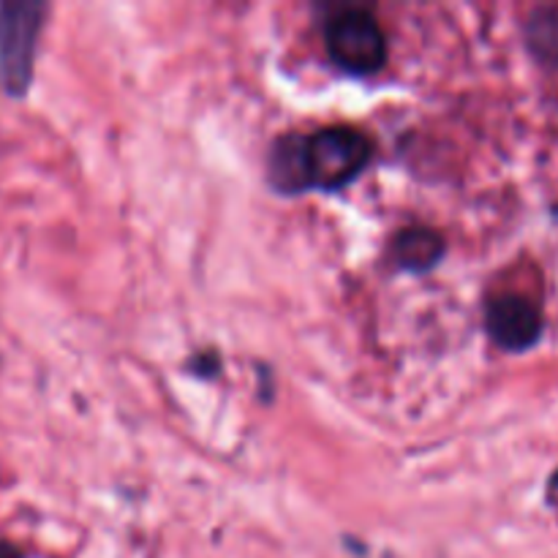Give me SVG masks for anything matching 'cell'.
Here are the masks:
<instances>
[{"instance_id": "1", "label": "cell", "mask_w": 558, "mask_h": 558, "mask_svg": "<svg viewBox=\"0 0 558 558\" xmlns=\"http://www.w3.org/2000/svg\"><path fill=\"white\" fill-rule=\"evenodd\" d=\"M374 158V140L354 125H327L314 134H283L272 142L267 178L272 189L294 196L305 191H341Z\"/></svg>"}, {"instance_id": "2", "label": "cell", "mask_w": 558, "mask_h": 558, "mask_svg": "<svg viewBox=\"0 0 558 558\" xmlns=\"http://www.w3.org/2000/svg\"><path fill=\"white\" fill-rule=\"evenodd\" d=\"M47 14L44 0H0V90L9 98L31 93Z\"/></svg>"}, {"instance_id": "3", "label": "cell", "mask_w": 558, "mask_h": 558, "mask_svg": "<svg viewBox=\"0 0 558 558\" xmlns=\"http://www.w3.org/2000/svg\"><path fill=\"white\" fill-rule=\"evenodd\" d=\"M327 54L352 76H371L385 69L387 38L376 16L365 9H341L325 25Z\"/></svg>"}, {"instance_id": "4", "label": "cell", "mask_w": 558, "mask_h": 558, "mask_svg": "<svg viewBox=\"0 0 558 558\" xmlns=\"http://www.w3.org/2000/svg\"><path fill=\"white\" fill-rule=\"evenodd\" d=\"M490 341L505 352H526L543 338V311L518 292L494 298L485 308Z\"/></svg>"}, {"instance_id": "5", "label": "cell", "mask_w": 558, "mask_h": 558, "mask_svg": "<svg viewBox=\"0 0 558 558\" xmlns=\"http://www.w3.org/2000/svg\"><path fill=\"white\" fill-rule=\"evenodd\" d=\"M447 243L441 232L436 229L414 223V227H403L392 234L390 240V262L396 270L403 272H428L445 259Z\"/></svg>"}, {"instance_id": "6", "label": "cell", "mask_w": 558, "mask_h": 558, "mask_svg": "<svg viewBox=\"0 0 558 558\" xmlns=\"http://www.w3.org/2000/svg\"><path fill=\"white\" fill-rule=\"evenodd\" d=\"M523 38L537 63L558 69V5H537L523 22Z\"/></svg>"}, {"instance_id": "7", "label": "cell", "mask_w": 558, "mask_h": 558, "mask_svg": "<svg viewBox=\"0 0 558 558\" xmlns=\"http://www.w3.org/2000/svg\"><path fill=\"white\" fill-rule=\"evenodd\" d=\"M189 368H191V374H196V376H216L218 368H221V360H218L216 352H202L191 360Z\"/></svg>"}, {"instance_id": "8", "label": "cell", "mask_w": 558, "mask_h": 558, "mask_svg": "<svg viewBox=\"0 0 558 558\" xmlns=\"http://www.w3.org/2000/svg\"><path fill=\"white\" fill-rule=\"evenodd\" d=\"M0 558H27V554L20 548V545L0 539Z\"/></svg>"}, {"instance_id": "9", "label": "cell", "mask_w": 558, "mask_h": 558, "mask_svg": "<svg viewBox=\"0 0 558 558\" xmlns=\"http://www.w3.org/2000/svg\"><path fill=\"white\" fill-rule=\"evenodd\" d=\"M550 490H558V472L554 474V483H550Z\"/></svg>"}]
</instances>
